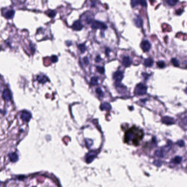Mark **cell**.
<instances>
[{"instance_id":"13","label":"cell","mask_w":187,"mask_h":187,"mask_svg":"<svg viewBox=\"0 0 187 187\" xmlns=\"http://www.w3.org/2000/svg\"><path fill=\"white\" fill-rule=\"evenodd\" d=\"M48 79L46 76L45 75H38L37 77V81L39 83H44L48 81Z\"/></svg>"},{"instance_id":"19","label":"cell","mask_w":187,"mask_h":187,"mask_svg":"<svg viewBox=\"0 0 187 187\" xmlns=\"http://www.w3.org/2000/svg\"><path fill=\"white\" fill-rule=\"evenodd\" d=\"M91 84L92 85H96L98 84V78L94 76L91 78Z\"/></svg>"},{"instance_id":"23","label":"cell","mask_w":187,"mask_h":187,"mask_svg":"<svg viewBox=\"0 0 187 187\" xmlns=\"http://www.w3.org/2000/svg\"><path fill=\"white\" fill-rule=\"evenodd\" d=\"M178 0H167V3L170 6H174L177 3Z\"/></svg>"},{"instance_id":"15","label":"cell","mask_w":187,"mask_h":187,"mask_svg":"<svg viewBox=\"0 0 187 187\" xmlns=\"http://www.w3.org/2000/svg\"><path fill=\"white\" fill-rule=\"evenodd\" d=\"M134 24L137 27H138V28L141 27L142 25V23H143V21L140 17H138L136 18L135 19H134Z\"/></svg>"},{"instance_id":"3","label":"cell","mask_w":187,"mask_h":187,"mask_svg":"<svg viewBox=\"0 0 187 187\" xmlns=\"http://www.w3.org/2000/svg\"><path fill=\"white\" fill-rule=\"evenodd\" d=\"M91 24V28L93 29L105 30L107 28V26L106 25L100 21H93Z\"/></svg>"},{"instance_id":"6","label":"cell","mask_w":187,"mask_h":187,"mask_svg":"<svg viewBox=\"0 0 187 187\" xmlns=\"http://www.w3.org/2000/svg\"><path fill=\"white\" fill-rule=\"evenodd\" d=\"M147 3L146 0H132L131 5L133 8L139 5L143 7H146Z\"/></svg>"},{"instance_id":"30","label":"cell","mask_w":187,"mask_h":187,"mask_svg":"<svg viewBox=\"0 0 187 187\" xmlns=\"http://www.w3.org/2000/svg\"></svg>"},{"instance_id":"4","label":"cell","mask_w":187,"mask_h":187,"mask_svg":"<svg viewBox=\"0 0 187 187\" xmlns=\"http://www.w3.org/2000/svg\"><path fill=\"white\" fill-rule=\"evenodd\" d=\"M31 113L27 110H24L22 112L21 118L22 120L26 122H28L32 118Z\"/></svg>"},{"instance_id":"11","label":"cell","mask_w":187,"mask_h":187,"mask_svg":"<svg viewBox=\"0 0 187 187\" xmlns=\"http://www.w3.org/2000/svg\"><path fill=\"white\" fill-rule=\"evenodd\" d=\"M11 93L8 89H6L4 91L3 94V97L6 101H8L12 98Z\"/></svg>"},{"instance_id":"27","label":"cell","mask_w":187,"mask_h":187,"mask_svg":"<svg viewBox=\"0 0 187 187\" xmlns=\"http://www.w3.org/2000/svg\"><path fill=\"white\" fill-rule=\"evenodd\" d=\"M143 76H144V77L146 79H147L148 78V77H149V76H150L149 74L146 73H143Z\"/></svg>"},{"instance_id":"10","label":"cell","mask_w":187,"mask_h":187,"mask_svg":"<svg viewBox=\"0 0 187 187\" xmlns=\"http://www.w3.org/2000/svg\"><path fill=\"white\" fill-rule=\"evenodd\" d=\"M9 159L11 162L16 163L19 160V156L16 152H11L8 154Z\"/></svg>"},{"instance_id":"14","label":"cell","mask_w":187,"mask_h":187,"mask_svg":"<svg viewBox=\"0 0 187 187\" xmlns=\"http://www.w3.org/2000/svg\"><path fill=\"white\" fill-rule=\"evenodd\" d=\"M14 12L13 10H8L4 13V16L7 18H11L14 16Z\"/></svg>"},{"instance_id":"7","label":"cell","mask_w":187,"mask_h":187,"mask_svg":"<svg viewBox=\"0 0 187 187\" xmlns=\"http://www.w3.org/2000/svg\"><path fill=\"white\" fill-rule=\"evenodd\" d=\"M141 48L144 52H148L150 50L151 44L148 40H144L141 44Z\"/></svg>"},{"instance_id":"26","label":"cell","mask_w":187,"mask_h":187,"mask_svg":"<svg viewBox=\"0 0 187 187\" xmlns=\"http://www.w3.org/2000/svg\"><path fill=\"white\" fill-rule=\"evenodd\" d=\"M83 61L84 63L86 65H87L89 63V61H88V58L87 57H86L83 58Z\"/></svg>"},{"instance_id":"18","label":"cell","mask_w":187,"mask_h":187,"mask_svg":"<svg viewBox=\"0 0 187 187\" xmlns=\"http://www.w3.org/2000/svg\"><path fill=\"white\" fill-rule=\"evenodd\" d=\"M78 48L82 53H84L86 50V47L84 44H81L78 46Z\"/></svg>"},{"instance_id":"22","label":"cell","mask_w":187,"mask_h":187,"mask_svg":"<svg viewBox=\"0 0 187 187\" xmlns=\"http://www.w3.org/2000/svg\"><path fill=\"white\" fill-rule=\"evenodd\" d=\"M96 70L100 74H103L105 71L104 68L103 66H98L96 67Z\"/></svg>"},{"instance_id":"16","label":"cell","mask_w":187,"mask_h":187,"mask_svg":"<svg viewBox=\"0 0 187 187\" xmlns=\"http://www.w3.org/2000/svg\"><path fill=\"white\" fill-rule=\"evenodd\" d=\"M171 62L173 64V65L175 67H179L180 66V62L178 60V59H177L176 58H172L171 60Z\"/></svg>"},{"instance_id":"17","label":"cell","mask_w":187,"mask_h":187,"mask_svg":"<svg viewBox=\"0 0 187 187\" xmlns=\"http://www.w3.org/2000/svg\"><path fill=\"white\" fill-rule=\"evenodd\" d=\"M111 106L109 104L107 103H104L100 105V109L102 110H106L110 109Z\"/></svg>"},{"instance_id":"5","label":"cell","mask_w":187,"mask_h":187,"mask_svg":"<svg viewBox=\"0 0 187 187\" xmlns=\"http://www.w3.org/2000/svg\"><path fill=\"white\" fill-rule=\"evenodd\" d=\"M124 78L123 72L120 71H117L113 75V78L117 82H120Z\"/></svg>"},{"instance_id":"21","label":"cell","mask_w":187,"mask_h":187,"mask_svg":"<svg viewBox=\"0 0 187 187\" xmlns=\"http://www.w3.org/2000/svg\"><path fill=\"white\" fill-rule=\"evenodd\" d=\"M56 12L54 10H50L47 12V15L50 17L53 18L56 16Z\"/></svg>"},{"instance_id":"28","label":"cell","mask_w":187,"mask_h":187,"mask_svg":"<svg viewBox=\"0 0 187 187\" xmlns=\"http://www.w3.org/2000/svg\"><path fill=\"white\" fill-rule=\"evenodd\" d=\"M101 58H100V56H98L96 58V62H100L101 60Z\"/></svg>"},{"instance_id":"29","label":"cell","mask_w":187,"mask_h":187,"mask_svg":"<svg viewBox=\"0 0 187 187\" xmlns=\"http://www.w3.org/2000/svg\"><path fill=\"white\" fill-rule=\"evenodd\" d=\"M110 51H111V50H110L109 49H107L106 50V54H107V55H109L110 52Z\"/></svg>"},{"instance_id":"20","label":"cell","mask_w":187,"mask_h":187,"mask_svg":"<svg viewBox=\"0 0 187 187\" xmlns=\"http://www.w3.org/2000/svg\"><path fill=\"white\" fill-rule=\"evenodd\" d=\"M157 66L160 68H163L166 66L165 63L163 61H159L157 62Z\"/></svg>"},{"instance_id":"25","label":"cell","mask_w":187,"mask_h":187,"mask_svg":"<svg viewBox=\"0 0 187 187\" xmlns=\"http://www.w3.org/2000/svg\"><path fill=\"white\" fill-rule=\"evenodd\" d=\"M51 60L53 62H56L58 61V58L57 56L53 55L51 57Z\"/></svg>"},{"instance_id":"12","label":"cell","mask_w":187,"mask_h":187,"mask_svg":"<svg viewBox=\"0 0 187 187\" xmlns=\"http://www.w3.org/2000/svg\"><path fill=\"white\" fill-rule=\"evenodd\" d=\"M154 61L151 58H148L145 60L144 62V65L146 67H150L153 66Z\"/></svg>"},{"instance_id":"8","label":"cell","mask_w":187,"mask_h":187,"mask_svg":"<svg viewBox=\"0 0 187 187\" xmlns=\"http://www.w3.org/2000/svg\"><path fill=\"white\" fill-rule=\"evenodd\" d=\"M132 60L129 56H124L123 57L122 61V65L126 67H128L132 64Z\"/></svg>"},{"instance_id":"1","label":"cell","mask_w":187,"mask_h":187,"mask_svg":"<svg viewBox=\"0 0 187 187\" xmlns=\"http://www.w3.org/2000/svg\"><path fill=\"white\" fill-rule=\"evenodd\" d=\"M144 133L143 130L136 126L131 127L125 132L124 142L129 145L137 146L143 139Z\"/></svg>"},{"instance_id":"24","label":"cell","mask_w":187,"mask_h":187,"mask_svg":"<svg viewBox=\"0 0 187 187\" xmlns=\"http://www.w3.org/2000/svg\"><path fill=\"white\" fill-rule=\"evenodd\" d=\"M96 92L97 93V94H98L100 96H104V93L102 91V89L100 87L97 88L96 89Z\"/></svg>"},{"instance_id":"9","label":"cell","mask_w":187,"mask_h":187,"mask_svg":"<svg viewBox=\"0 0 187 187\" xmlns=\"http://www.w3.org/2000/svg\"><path fill=\"white\" fill-rule=\"evenodd\" d=\"M83 25L80 21H76L73 24L72 28L74 30L76 31H79L81 30L83 28Z\"/></svg>"},{"instance_id":"2","label":"cell","mask_w":187,"mask_h":187,"mask_svg":"<svg viewBox=\"0 0 187 187\" xmlns=\"http://www.w3.org/2000/svg\"><path fill=\"white\" fill-rule=\"evenodd\" d=\"M147 88L144 84L140 83L136 86L134 93L136 95L141 96L146 94L147 93Z\"/></svg>"}]
</instances>
